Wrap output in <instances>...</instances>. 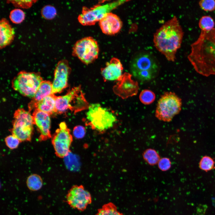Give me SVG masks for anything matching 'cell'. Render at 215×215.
Listing matches in <instances>:
<instances>
[{
	"label": "cell",
	"instance_id": "1",
	"mask_svg": "<svg viewBox=\"0 0 215 215\" xmlns=\"http://www.w3.org/2000/svg\"><path fill=\"white\" fill-rule=\"evenodd\" d=\"M188 58L197 72L208 76L215 74V28L201 31L197 40L191 45Z\"/></svg>",
	"mask_w": 215,
	"mask_h": 215
},
{
	"label": "cell",
	"instance_id": "2",
	"mask_svg": "<svg viewBox=\"0 0 215 215\" xmlns=\"http://www.w3.org/2000/svg\"><path fill=\"white\" fill-rule=\"evenodd\" d=\"M183 36L179 22L177 17L174 16L156 30L153 35V42L156 48L168 61L174 62Z\"/></svg>",
	"mask_w": 215,
	"mask_h": 215
},
{
	"label": "cell",
	"instance_id": "3",
	"mask_svg": "<svg viewBox=\"0 0 215 215\" xmlns=\"http://www.w3.org/2000/svg\"><path fill=\"white\" fill-rule=\"evenodd\" d=\"M131 74L137 80L148 81L154 78L159 70L157 60L150 53L141 51L136 53L130 62Z\"/></svg>",
	"mask_w": 215,
	"mask_h": 215
},
{
	"label": "cell",
	"instance_id": "4",
	"mask_svg": "<svg viewBox=\"0 0 215 215\" xmlns=\"http://www.w3.org/2000/svg\"><path fill=\"white\" fill-rule=\"evenodd\" d=\"M86 114L85 124L92 130L103 133L112 128L116 121L115 115L110 110L99 103L89 105Z\"/></svg>",
	"mask_w": 215,
	"mask_h": 215
},
{
	"label": "cell",
	"instance_id": "5",
	"mask_svg": "<svg viewBox=\"0 0 215 215\" xmlns=\"http://www.w3.org/2000/svg\"><path fill=\"white\" fill-rule=\"evenodd\" d=\"M89 105L86 100L80 86L74 87L65 95L56 96V113L61 114L68 110L76 114L88 109Z\"/></svg>",
	"mask_w": 215,
	"mask_h": 215
},
{
	"label": "cell",
	"instance_id": "6",
	"mask_svg": "<svg viewBox=\"0 0 215 215\" xmlns=\"http://www.w3.org/2000/svg\"><path fill=\"white\" fill-rule=\"evenodd\" d=\"M43 81L39 72L22 71L12 80V86L21 95L32 99Z\"/></svg>",
	"mask_w": 215,
	"mask_h": 215
},
{
	"label": "cell",
	"instance_id": "7",
	"mask_svg": "<svg viewBox=\"0 0 215 215\" xmlns=\"http://www.w3.org/2000/svg\"><path fill=\"white\" fill-rule=\"evenodd\" d=\"M181 99L174 93L166 92L158 100L155 116L159 120L170 122L181 110Z\"/></svg>",
	"mask_w": 215,
	"mask_h": 215
},
{
	"label": "cell",
	"instance_id": "8",
	"mask_svg": "<svg viewBox=\"0 0 215 215\" xmlns=\"http://www.w3.org/2000/svg\"><path fill=\"white\" fill-rule=\"evenodd\" d=\"M13 128L10 130L12 135L21 141H30L33 131V120L29 112L19 108L14 113Z\"/></svg>",
	"mask_w": 215,
	"mask_h": 215
},
{
	"label": "cell",
	"instance_id": "9",
	"mask_svg": "<svg viewBox=\"0 0 215 215\" xmlns=\"http://www.w3.org/2000/svg\"><path fill=\"white\" fill-rule=\"evenodd\" d=\"M99 47L97 41L91 37L82 38L76 42L72 48V54L86 64L98 57Z\"/></svg>",
	"mask_w": 215,
	"mask_h": 215
},
{
	"label": "cell",
	"instance_id": "10",
	"mask_svg": "<svg viewBox=\"0 0 215 215\" xmlns=\"http://www.w3.org/2000/svg\"><path fill=\"white\" fill-rule=\"evenodd\" d=\"M122 3V1H118L103 4H97L90 8L84 7L78 16V21L83 25H93Z\"/></svg>",
	"mask_w": 215,
	"mask_h": 215
},
{
	"label": "cell",
	"instance_id": "11",
	"mask_svg": "<svg viewBox=\"0 0 215 215\" xmlns=\"http://www.w3.org/2000/svg\"><path fill=\"white\" fill-rule=\"evenodd\" d=\"M51 139L55 153L59 158H64L70 152V147L73 141V137L70 129L66 123L62 122L59 124Z\"/></svg>",
	"mask_w": 215,
	"mask_h": 215
},
{
	"label": "cell",
	"instance_id": "12",
	"mask_svg": "<svg viewBox=\"0 0 215 215\" xmlns=\"http://www.w3.org/2000/svg\"><path fill=\"white\" fill-rule=\"evenodd\" d=\"M66 199L71 207L81 211L85 210L92 202L90 194L82 185L73 186L68 191Z\"/></svg>",
	"mask_w": 215,
	"mask_h": 215
},
{
	"label": "cell",
	"instance_id": "13",
	"mask_svg": "<svg viewBox=\"0 0 215 215\" xmlns=\"http://www.w3.org/2000/svg\"><path fill=\"white\" fill-rule=\"evenodd\" d=\"M71 71L67 60L62 59L58 62L55 70L51 94L60 93L68 87V78Z\"/></svg>",
	"mask_w": 215,
	"mask_h": 215
},
{
	"label": "cell",
	"instance_id": "14",
	"mask_svg": "<svg viewBox=\"0 0 215 215\" xmlns=\"http://www.w3.org/2000/svg\"><path fill=\"white\" fill-rule=\"evenodd\" d=\"M131 77L130 73H125L113 87L114 93L122 99L136 95L138 93V83L133 80Z\"/></svg>",
	"mask_w": 215,
	"mask_h": 215
},
{
	"label": "cell",
	"instance_id": "15",
	"mask_svg": "<svg viewBox=\"0 0 215 215\" xmlns=\"http://www.w3.org/2000/svg\"><path fill=\"white\" fill-rule=\"evenodd\" d=\"M50 115L38 109H35L32 116L33 124L37 127L40 133L39 140L44 141L52 137L50 133Z\"/></svg>",
	"mask_w": 215,
	"mask_h": 215
},
{
	"label": "cell",
	"instance_id": "16",
	"mask_svg": "<svg viewBox=\"0 0 215 215\" xmlns=\"http://www.w3.org/2000/svg\"><path fill=\"white\" fill-rule=\"evenodd\" d=\"M99 22L102 32L108 35L118 33L122 26V22L119 17L111 12L107 13Z\"/></svg>",
	"mask_w": 215,
	"mask_h": 215
},
{
	"label": "cell",
	"instance_id": "17",
	"mask_svg": "<svg viewBox=\"0 0 215 215\" xmlns=\"http://www.w3.org/2000/svg\"><path fill=\"white\" fill-rule=\"evenodd\" d=\"M123 69L120 60L113 57L106 64L105 67L101 69V74L105 81H118L122 76Z\"/></svg>",
	"mask_w": 215,
	"mask_h": 215
},
{
	"label": "cell",
	"instance_id": "18",
	"mask_svg": "<svg viewBox=\"0 0 215 215\" xmlns=\"http://www.w3.org/2000/svg\"><path fill=\"white\" fill-rule=\"evenodd\" d=\"M15 37L14 29L5 18L0 21V49H2L10 44Z\"/></svg>",
	"mask_w": 215,
	"mask_h": 215
},
{
	"label": "cell",
	"instance_id": "19",
	"mask_svg": "<svg viewBox=\"0 0 215 215\" xmlns=\"http://www.w3.org/2000/svg\"><path fill=\"white\" fill-rule=\"evenodd\" d=\"M52 83L49 81H43L32 100L29 103V111L32 110L33 105L47 96L51 94Z\"/></svg>",
	"mask_w": 215,
	"mask_h": 215
},
{
	"label": "cell",
	"instance_id": "20",
	"mask_svg": "<svg viewBox=\"0 0 215 215\" xmlns=\"http://www.w3.org/2000/svg\"><path fill=\"white\" fill-rule=\"evenodd\" d=\"M56 96L51 94L35 104L33 106L32 110L37 108L47 113L50 115L55 111V101Z\"/></svg>",
	"mask_w": 215,
	"mask_h": 215
},
{
	"label": "cell",
	"instance_id": "21",
	"mask_svg": "<svg viewBox=\"0 0 215 215\" xmlns=\"http://www.w3.org/2000/svg\"><path fill=\"white\" fill-rule=\"evenodd\" d=\"M43 184V180L41 177L36 174L30 175L26 180V185L28 188L32 191L39 190L42 188Z\"/></svg>",
	"mask_w": 215,
	"mask_h": 215
},
{
	"label": "cell",
	"instance_id": "22",
	"mask_svg": "<svg viewBox=\"0 0 215 215\" xmlns=\"http://www.w3.org/2000/svg\"><path fill=\"white\" fill-rule=\"evenodd\" d=\"M144 159L149 165H154L158 163L160 157L155 150L149 148L145 150L143 154Z\"/></svg>",
	"mask_w": 215,
	"mask_h": 215
},
{
	"label": "cell",
	"instance_id": "23",
	"mask_svg": "<svg viewBox=\"0 0 215 215\" xmlns=\"http://www.w3.org/2000/svg\"><path fill=\"white\" fill-rule=\"evenodd\" d=\"M215 22L211 16H202L200 19L199 26L201 31H209L214 28Z\"/></svg>",
	"mask_w": 215,
	"mask_h": 215
},
{
	"label": "cell",
	"instance_id": "24",
	"mask_svg": "<svg viewBox=\"0 0 215 215\" xmlns=\"http://www.w3.org/2000/svg\"><path fill=\"white\" fill-rule=\"evenodd\" d=\"M96 215H122L117 210L115 205L112 203H109L103 205L98 210Z\"/></svg>",
	"mask_w": 215,
	"mask_h": 215
},
{
	"label": "cell",
	"instance_id": "25",
	"mask_svg": "<svg viewBox=\"0 0 215 215\" xmlns=\"http://www.w3.org/2000/svg\"><path fill=\"white\" fill-rule=\"evenodd\" d=\"M139 99L141 102L145 105H149L153 103L156 99L154 93L148 89L143 90L140 93Z\"/></svg>",
	"mask_w": 215,
	"mask_h": 215
},
{
	"label": "cell",
	"instance_id": "26",
	"mask_svg": "<svg viewBox=\"0 0 215 215\" xmlns=\"http://www.w3.org/2000/svg\"><path fill=\"white\" fill-rule=\"evenodd\" d=\"M215 162L211 157L205 156H203L199 162L200 169L206 172L215 168Z\"/></svg>",
	"mask_w": 215,
	"mask_h": 215
},
{
	"label": "cell",
	"instance_id": "27",
	"mask_svg": "<svg viewBox=\"0 0 215 215\" xmlns=\"http://www.w3.org/2000/svg\"><path fill=\"white\" fill-rule=\"evenodd\" d=\"M25 14L21 9L15 8L10 12L9 18L13 23L18 24L22 22L25 18Z\"/></svg>",
	"mask_w": 215,
	"mask_h": 215
},
{
	"label": "cell",
	"instance_id": "28",
	"mask_svg": "<svg viewBox=\"0 0 215 215\" xmlns=\"http://www.w3.org/2000/svg\"><path fill=\"white\" fill-rule=\"evenodd\" d=\"M41 13L44 19L51 20L55 17L57 12L56 9L54 6L50 5H47L42 8Z\"/></svg>",
	"mask_w": 215,
	"mask_h": 215
},
{
	"label": "cell",
	"instance_id": "29",
	"mask_svg": "<svg viewBox=\"0 0 215 215\" xmlns=\"http://www.w3.org/2000/svg\"><path fill=\"white\" fill-rule=\"evenodd\" d=\"M37 0H7V3H11L15 7L23 9H28L31 7L33 4Z\"/></svg>",
	"mask_w": 215,
	"mask_h": 215
},
{
	"label": "cell",
	"instance_id": "30",
	"mask_svg": "<svg viewBox=\"0 0 215 215\" xmlns=\"http://www.w3.org/2000/svg\"><path fill=\"white\" fill-rule=\"evenodd\" d=\"M5 142L8 148L13 149L18 147L21 141L16 136L12 135L7 136L5 138Z\"/></svg>",
	"mask_w": 215,
	"mask_h": 215
},
{
	"label": "cell",
	"instance_id": "31",
	"mask_svg": "<svg viewBox=\"0 0 215 215\" xmlns=\"http://www.w3.org/2000/svg\"><path fill=\"white\" fill-rule=\"evenodd\" d=\"M200 7L206 11H212L215 10V1L202 0L199 3Z\"/></svg>",
	"mask_w": 215,
	"mask_h": 215
},
{
	"label": "cell",
	"instance_id": "32",
	"mask_svg": "<svg viewBox=\"0 0 215 215\" xmlns=\"http://www.w3.org/2000/svg\"><path fill=\"white\" fill-rule=\"evenodd\" d=\"M86 133L85 128L83 126L80 125L74 127L73 130V136L77 139L83 138L85 136Z\"/></svg>",
	"mask_w": 215,
	"mask_h": 215
},
{
	"label": "cell",
	"instance_id": "33",
	"mask_svg": "<svg viewBox=\"0 0 215 215\" xmlns=\"http://www.w3.org/2000/svg\"><path fill=\"white\" fill-rule=\"evenodd\" d=\"M158 165L159 169L163 171L168 170L171 166V163L170 159L166 157L160 159Z\"/></svg>",
	"mask_w": 215,
	"mask_h": 215
}]
</instances>
